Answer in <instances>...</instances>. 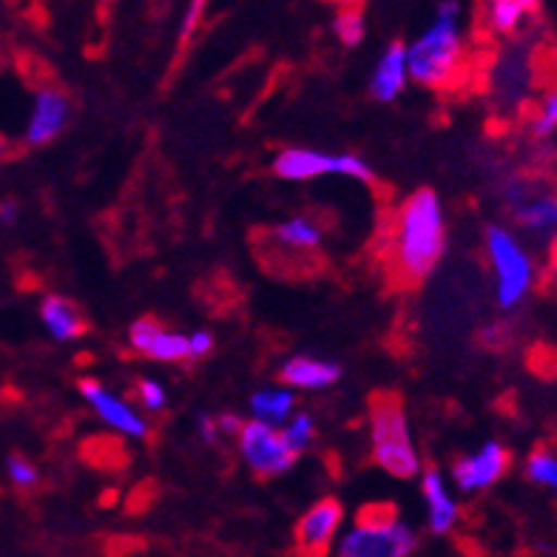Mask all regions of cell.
<instances>
[{
  "label": "cell",
  "mask_w": 557,
  "mask_h": 557,
  "mask_svg": "<svg viewBox=\"0 0 557 557\" xmlns=\"http://www.w3.org/2000/svg\"><path fill=\"white\" fill-rule=\"evenodd\" d=\"M7 157H9V143H7V137L0 134V162L7 160Z\"/></svg>",
  "instance_id": "obj_32"
},
{
  "label": "cell",
  "mask_w": 557,
  "mask_h": 557,
  "mask_svg": "<svg viewBox=\"0 0 557 557\" xmlns=\"http://www.w3.org/2000/svg\"><path fill=\"white\" fill-rule=\"evenodd\" d=\"M213 347V336L208 331H197L188 338V359H202Z\"/></svg>",
  "instance_id": "obj_28"
},
{
  "label": "cell",
  "mask_w": 557,
  "mask_h": 557,
  "mask_svg": "<svg viewBox=\"0 0 557 557\" xmlns=\"http://www.w3.org/2000/svg\"><path fill=\"white\" fill-rule=\"evenodd\" d=\"M515 216L529 231H549L557 222V202L555 197H537L529 199V202H518L515 206Z\"/></svg>",
  "instance_id": "obj_19"
},
{
  "label": "cell",
  "mask_w": 557,
  "mask_h": 557,
  "mask_svg": "<svg viewBox=\"0 0 557 557\" xmlns=\"http://www.w3.org/2000/svg\"><path fill=\"white\" fill-rule=\"evenodd\" d=\"M137 393H139V401H143V407H148L151 412H160L162 407H165V389H162L157 382H151V379H143L137 387Z\"/></svg>",
  "instance_id": "obj_27"
},
{
  "label": "cell",
  "mask_w": 557,
  "mask_h": 557,
  "mask_svg": "<svg viewBox=\"0 0 557 557\" xmlns=\"http://www.w3.org/2000/svg\"><path fill=\"white\" fill-rule=\"evenodd\" d=\"M444 253V211L430 188L412 194L401 206L393 227L389 276L398 285H421Z\"/></svg>",
  "instance_id": "obj_1"
},
{
  "label": "cell",
  "mask_w": 557,
  "mask_h": 557,
  "mask_svg": "<svg viewBox=\"0 0 557 557\" xmlns=\"http://www.w3.org/2000/svg\"><path fill=\"white\" fill-rule=\"evenodd\" d=\"M77 387H81V396L95 407V412L103 418L106 424H111L114 430H120V433L125 435H134V438H146V421H143L123 398L111 396L109 389L97 382V379H81Z\"/></svg>",
  "instance_id": "obj_10"
},
{
  "label": "cell",
  "mask_w": 557,
  "mask_h": 557,
  "mask_svg": "<svg viewBox=\"0 0 557 557\" xmlns=\"http://www.w3.org/2000/svg\"><path fill=\"white\" fill-rule=\"evenodd\" d=\"M486 248H490L492 268L498 276V305L515 308L532 287V262H529L527 250L504 227L486 231Z\"/></svg>",
  "instance_id": "obj_4"
},
{
  "label": "cell",
  "mask_w": 557,
  "mask_h": 557,
  "mask_svg": "<svg viewBox=\"0 0 557 557\" xmlns=\"http://www.w3.org/2000/svg\"><path fill=\"white\" fill-rule=\"evenodd\" d=\"M345 521L336 498H322L301 515L294 529V557H327Z\"/></svg>",
  "instance_id": "obj_7"
},
{
  "label": "cell",
  "mask_w": 557,
  "mask_h": 557,
  "mask_svg": "<svg viewBox=\"0 0 557 557\" xmlns=\"http://www.w3.org/2000/svg\"><path fill=\"white\" fill-rule=\"evenodd\" d=\"M7 472H9V481H12L15 486H23V490L37 484L35 463H32L29 458H23V455H9Z\"/></svg>",
  "instance_id": "obj_25"
},
{
  "label": "cell",
  "mask_w": 557,
  "mask_h": 557,
  "mask_svg": "<svg viewBox=\"0 0 557 557\" xmlns=\"http://www.w3.org/2000/svg\"><path fill=\"white\" fill-rule=\"evenodd\" d=\"M72 117V100L63 88L44 86L35 91V106L26 125V146H46L63 134Z\"/></svg>",
  "instance_id": "obj_8"
},
{
  "label": "cell",
  "mask_w": 557,
  "mask_h": 557,
  "mask_svg": "<svg viewBox=\"0 0 557 557\" xmlns=\"http://www.w3.org/2000/svg\"><path fill=\"white\" fill-rule=\"evenodd\" d=\"M333 29L345 46H359L364 40V12L361 7H342L333 17Z\"/></svg>",
  "instance_id": "obj_21"
},
{
  "label": "cell",
  "mask_w": 557,
  "mask_h": 557,
  "mask_svg": "<svg viewBox=\"0 0 557 557\" xmlns=\"http://www.w3.org/2000/svg\"><path fill=\"white\" fill-rule=\"evenodd\" d=\"M294 401L296 396L290 393V389H262V393H257V396L250 398V407H253V412H257V421H262V424H282L287 416H290V410H294Z\"/></svg>",
  "instance_id": "obj_18"
},
{
  "label": "cell",
  "mask_w": 557,
  "mask_h": 557,
  "mask_svg": "<svg viewBox=\"0 0 557 557\" xmlns=\"http://www.w3.org/2000/svg\"><path fill=\"white\" fill-rule=\"evenodd\" d=\"M509 461H512V455L509 449L500 447L498 441H490L481 453L467 455L461 461L453 467V478L455 484L461 486V490H484V486L495 484L504 478V472L509 470Z\"/></svg>",
  "instance_id": "obj_9"
},
{
  "label": "cell",
  "mask_w": 557,
  "mask_h": 557,
  "mask_svg": "<svg viewBox=\"0 0 557 557\" xmlns=\"http://www.w3.org/2000/svg\"><path fill=\"white\" fill-rule=\"evenodd\" d=\"M404 83H407V46L401 40L387 46L384 58L379 60L375 66V77L370 83V95L379 100V103H389L393 97L401 95Z\"/></svg>",
  "instance_id": "obj_13"
},
{
  "label": "cell",
  "mask_w": 557,
  "mask_h": 557,
  "mask_svg": "<svg viewBox=\"0 0 557 557\" xmlns=\"http://www.w3.org/2000/svg\"><path fill=\"white\" fill-rule=\"evenodd\" d=\"M398 521L393 504H364L356 515V527H389Z\"/></svg>",
  "instance_id": "obj_24"
},
{
  "label": "cell",
  "mask_w": 557,
  "mask_h": 557,
  "mask_svg": "<svg viewBox=\"0 0 557 557\" xmlns=\"http://www.w3.org/2000/svg\"><path fill=\"white\" fill-rule=\"evenodd\" d=\"M17 211H21V208H17V202H12V199H9V202H0V222H3V225H15Z\"/></svg>",
  "instance_id": "obj_30"
},
{
  "label": "cell",
  "mask_w": 557,
  "mask_h": 557,
  "mask_svg": "<svg viewBox=\"0 0 557 557\" xmlns=\"http://www.w3.org/2000/svg\"><path fill=\"white\" fill-rule=\"evenodd\" d=\"M426 498V518H430V529L435 535H447L449 529L458 523V504L444 490V478H441L438 467H426L424 478H421Z\"/></svg>",
  "instance_id": "obj_14"
},
{
  "label": "cell",
  "mask_w": 557,
  "mask_h": 557,
  "mask_svg": "<svg viewBox=\"0 0 557 557\" xmlns=\"http://www.w3.org/2000/svg\"><path fill=\"white\" fill-rule=\"evenodd\" d=\"M132 338L134 350H139L143 356L154 361H183L188 359V338L180 336V333L165 331L157 319L151 315H143L132 324Z\"/></svg>",
  "instance_id": "obj_11"
},
{
  "label": "cell",
  "mask_w": 557,
  "mask_h": 557,
  "mask_svg": "<svg viewBox=\"0 0 557 557\" xmlns=\"http://www.w3.org/2000/svg\"><path fill=\"white\" fill-rule=\"evenodd\" d=\"M273 174L282 180H313L336 174V154H319L310 148H282L273 160Z\"/></svg>",
  "instance_id": "obj_12"
},
{
  "label": "cell",
  "mask_w": 557,
  "mask_h": 557,
  "mask_svg": "<svg viewBox=\"0 0 557 557\" xmlns=\"http://www.w3.org/2000/svg\"><path fill=\"white\" fill-rule=\"evenodd\" d=\"M370 435L373 461L396 478H412L418 472V455L412 449L407 416L398 393L382 389L370 396Z\"/></svg>",
  "instance_id": "obj_3"
},
{
  "label": "cell",
  "mask_w": 557,
  "mask_h": 557,
  "mask_svg": "<svg viewBox=\"0 0 557 557\" xmlns=\"http://www.w3.org/2000/svg\"><path fill=\"white\" fill-rule=\"evenodd\" d=\"M282 382L290 384V387L301 389H319L333 384L342 375V367L333 364V361L310 359V356H294L282 364Z\"/></svg>",
  "instance_id": "obj_16"
},
{
  "label": "cell",
  "mask_w": 557,
  "mask_h": 557,
  "mask_svg": "<svg viewBox=\"0 0 557 557\" xmlns=\"http://www.w3.org/2000/svg\"><path fill=\"white\" fill-rule=\"evenodd\" d=\"M458 3H441L438 17L407 49V72L430 88H449L463 72V40L458 35Z\"/></svg>",
  "instance_id": "obj_2"
},
{
  "label": "cell",
  "mask_w": 557,
  "mask_h": 557,
  "mask_svg": "<svg viewBox=\"0 0 557 557\" xmlns=\"http://www.w3.org/2000/svg\"><path fill=\"white\" fill-rule=\"evenodd\" d=\"M239 418H234V416H222V418H216V430H220V433H225V435H234V433H239Z\"/></svg>",
  "instance_id": "obj_31"
},
{
  "label": "cell",
  "mask_w": 557,
  "mask_h": 557,
  "mask_svg": "<svg viewBox=\"0 0 557 557\" xmlns=\"http://www.w3.org/2000/svg\"><path fill=\"white\" fill-rule=\"evenodd\" d=\"M416 546V532L401 521L389 527H352L338 541L336 557H410Z\"/></svg>",
  "instance_id": "obj_5"
},
{
  "label": "cell",
  "mask_w": 557,
  "mask_h": 557,
  "mask_svg": "<svg viewBox=\"0 0 557 557\" xmlns=\"http://www.w3.org/2000/svg\"><path fill=\"white\" fill-rule=\"evenodd\" d=\"M40 319H44L46 331L52 333L58 342H72L88 331V322L83 319L81 308L63 296H46L44 305H40Z\"/></svg>",
  "instance_id": "obj_15"
},
{
  "label": "cell",
  "mask_w": 557,
  "mask_h": 557,
  "mask_svg": "<svg viewBox=\"0 0 557 557\" xmlns=\"http://www.w3.org/2000/svg\"><path fill=\"white\" fill-rule=\"evenodd\" d=\"M239 449L259 478H276L296 463V455L285 447L276 426L262 424L257 418L239 426Z\"/></svg>",
  "instance_id": "obj_6"
},
{
  "label": "cell",
  "mask_w": 557,
  "mask_h": 557,
  "mask_svg": "<svg viewBox=\"0 0 557 557\" xmlns=\"http://www.w3.org/2000/svg\"><path fill=\"white\" fill-rule=\"evenodd\" d=\"M532 12L529 3L523 0H498L490 7V23L495 32H515L521 26L523 17Z\"/></svg>",
  "instance_id": "obj_20"
},
{
  "label": "cell",
  "mask_w": 557,
  "mask_h": 557,
  "mask_svg": "<svg viewBox=\"0 0 557 557\" xmlns=\"http://www.w3.org/2000/svg\"><path fill=\"white\" fill-rule=\"evenodd\" d=\"M199 435H202V441H208V444H213V441L220 438V430H216V418H211V416L199 418Z\"/></svg>",
  "instance_id": "obj_29"
},
{
  "label": "cell",
  "mask_w": 557,
  "mask_h": 557,
  "mask_svg": "<svg viewBox=\"0 0 557 557\" xmlns=\"http://www.w3.org/2000/svg\"><path fill=\"white\" fill-rule=\"evenodd\" d=\"M527 478L541 486H557V458L549 447H537L529 455L527 461Z\"/></svg>",
  "instance_id": "obj_22"
},
{
  "label": "cell",
  "mask_w": 557,
  "mask_h": 557,
  "mask_svg": "<svg viewBox=\"0 0 557 557\" xmlns=\"http://www.w3.org/2000/svg\"><path fill=\"white\" fill-rule=\"evenodd\" d=\"M555 125H557V97L555 91H552V95L543 100L541 114H537L535 123H532V134H535L537 139H546L552 132H555Z\"/></svg>",
  "instance_id": "obj_26"
},
{
  "label": "cell",
  "mask_w": 557,
  "mask_h": 557,
  "mask_svg": "<svg viewBox=\"0 0 557 557\" xmlns=\"http://www.w3.org/2000/svg\"><path fill=\"white\" fill-rule=\"evenodd\" d=\"M273 239L290 250H313L315 245L322 243V227L308 220V216H296V220L282 222L273 231Z\"/></svg>",
  "instance_id": "obj_17"
},
{
  "label": "cell",
  "mask_w": 557,
  "mask_h": 557,
  "mask_svg": "<svg viewBox=\"0 0 557 557\" xmlns=\"http://www.w3.org/2000/svg\"><path fill=\"white\" fill-rule=\"evenodd\" d=\"M278 435H282V441H285V447L299 458V455L310 447V441H313L315 435L313 418H310L308 412H299L296 418H290V424H287Z\"/></svg>",
  "instance_id": "obj_23"
}]
</instances>
